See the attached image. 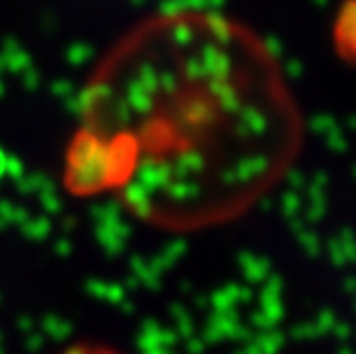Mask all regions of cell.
Segmentation results:
<instances>
[{
  "mask_svg": "<svg viewBox=\"0 0 356 354\" xmlns=\"http://www.w3.org/2000/svg\"><path fill=\"white\" fill-rule=\"evenodd\" d=\"M67 154L74 193H108L154 225L216 218L283 168L299 120L251 28L179 12L140 28L102 67Z\"/></svg>",
  "mask_w": 356,
  "mask_h": 354,
  "instance_id": "1",
  "label": "cell"
},
{
  "mask_svg": "<svg viewBox=\"0 0 356 354\" xmlns=\"http://www.w3.org/2000/svg\"><path fill=\"white\" fill-rule=\"evenodd\" d=\"M58 354H124V352L113 350L108 345H99V343H76Z\"/></svg>",
  "mask_w": 356,
  "mask_h": 354,
  "instance_id": "2",
  "label": "cell"
}]
</instances>
